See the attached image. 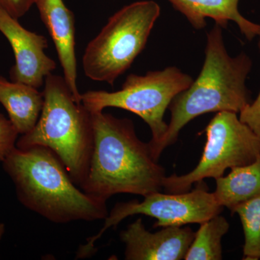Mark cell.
<instances>
[{"label":"cell","instance_id":"obj_1","mask_svg":"<svg viewBox=\"0 0 260 260\" xmlns=\"http://www.w3.org/2000/svg\"><path fill=\"white\" fill-rule=\"evenodd\" d=\"M91 116L93 148L82 190L104 201L117 194L145 197L161 190L165 169L137 136L133 121L104 112Z\"/></svg>","mask_w":260,"mask_h":260},{"label":"cell","instance_id":"obj_2","mask_svg":"<svg viewBox=\"0 0 260 260\" xmlns=\"http://www.w3.org/2000/svg\"><path fill=\"white\" fill-rule=\"evenodd\" d=\"M19 201L49 221H95L109 215L107 201L80 191L50 149L15 148L3 162Z\"/></svg>","mask_w":260,"mask_h":260},{"label":"cell","instance_id":"obj_3","mask_svg":"<svg viewBox=\"0 0 260 260\" xmlns=\"http://www.w3.org/2000/svg\"><path fill=\"white\" fill-rule=\"evenodd\" d=\"M251 67L252 61L246 53L229 55L222 28L215 23L207 34L205 62L199 76L169 105L171 121L164 138L150 149L153 158L158 161L162 151L177 142L182 128L198 116L211 112L239 114L251 104L246 80Z\"/></svg>","mask_w":260,"mask_h":260},{"label":"cell","instance_id":"obj_4","mask_svg":"<svg viewBox=\"0 0 260 260\" xmlns=\"http://www.w3.org/2000/svg\"><path fill=\"white\" fill-rule=\"evenodd\" d=\"M44 102L37 124L17 140L16 147H46L64 166L75 185L88 175L93 148L91 113L75 100L64 77L51 74L44 82Z\"/></svg>","mask_w":260,"mask_h":260},{"label":"cell","instance_id":"obj_5","mask_svg":"<svg viewBox=\"0 0 260 260\" xmlns=\"http://www.w3.org/2000/svg\"><path fill=\"white\" fill-rule=\"evenodd\" d=\"M160 14V6L153 0L135 2L114 13L85 48L86 77L114 85L145 49Z\"/></svg>","mask_w":260,"mask_h":260},{"label":"cell","instance_id":"obj_6","mask_svg":"<svg viewBox=\"0 0 260 260\" xmlns=\"http://www.w3.org/2000/svg\"><path fill=\"white\" fill-rule=\"evenodd\" d=\"M193 78L176 67L149 71L145 75L130 74L115 92L88 90L81 94V103L90 113L108 107L124 109L139 116L151 130L148 144L152 149L167 133L164 114L173 99L193 83Z\"/></svg>","mask_w":260,"mask_h":260},{"label":"cell","instance_id":"obj_7","mask_svg":"<svg viewBox=\"0 0 260 260\" xmlns=\"http://www.w3.org/2000/svg\"><path fill=\"white\" fill-rule=\"evenodd\" d=\"M237 113L217 112L205 129L206 143L199 164L185 175L164 177L168 193L190 191L196 183L223 177L228 169L248 165L260 154V138L243 123Z\"/></svg>","mask_w":260,"mask_h":260},{"label":"cell","instance_id":"obj_8","mask_svg":"<svg viewBox=\"0 0 260 260\" xmlns=\"http://www.w3.org/2000/svg\"><path fill=\"white\" fill-rule=\"evenodd\" d=\"M195 184L192 190L184 193H168L160 191L143 197L142 202L119 203L114 205L107 218L104 226L93 237L87 239L86 244L80 246L77 251V259L89 257L95 254V242L108 229L116 227L124 219L135 215H144L157 219L153 228L183 226L186 224H200L223 209L210 192L203 181Z\"/></svg>","mask_w":260,"mask_h":260},{"label":"cell","instance_id":"obj_9","mask_svg":"<svg viewBox=\"0 0 260 260\" xmlns=\"http://www.w3.org/2000/svg\"><path fill=\"white\" fill-rule=\"evenodd\" d=\"M0 32L8 39L14 52L15 64L10 70L11 81L40 88L56 68L55 61L45 53L49 47L47 38L27 30L18 19L2 8Z\"/></svg>","mask_w":260,"mask_h":260},{"label":"cell","instance_id":"obj_10","mask_svg":"<svg viewBox=\"0 0 260 260\" xmlns=\"http://www.w3.org/2000/svg\"><path fill=\"white\" fill-rule=\"evenodd\" d=\"M195 233L186 226H168L155 233L145 229L138 218L119 234L125 244L126 260L184 259Z\"/></svg>","mask_w":260,"mask_h":260},{"label":"cell","instance_id":"obj_11","mask_svg":"<svg viewBox=\"0 0 260 260\" xmlns=\"http://www.w3.org/2000/svg\"><path fill=\"white\" fill-rule=\"evenodd\" d=\"M34 5L55 46L65 81L76 102L81 103V94L77 85L74 13L63 0H35Z\"/></svg>","mask_w":260,"mask_h":260},{"label":"cell","instance_id":"obj_12","mask_svg":"<svg viewBox=\"0 0 260 260\" xmlns=\"http://www.w3.org/2000/svg\"><path fill=\"white\" fill-rule=\"evenodd\" d=\"M173 8L184 15L196 30L206 26V19L215 20L222 28L229 21L237 24L240 31L249 41L260 34V25L254 23L241 15L239 0H169Z\"/></svg>","mask_w":260,"mask_h":260},{"label":"cell","instance_id":"obj_13","mask_svg":"<svg viewBox=\"0 0 260 260\" xmlns=\"http://www.w3.org/2000/svg\"><path fill=\"white\" fill-rule=\"evenodd\" d=\"M44 102V93L39 89L26 84L8 81L0 76V104L19 134H26L35 126Z\"/></svg>","mask_w":260,"mask_h":260},{"label":"cell","instance_id":"obj_14","mask_svg":"<svg viewBox=\"0 0 260 260\" xmlns=\"http://www.w3.org/2000/svg\"><path fill=\"white\" fill-rule=\"evenodd\" d=\"M213 195L220 206L232 211L236 206L260 195V154L248 165L233 168L225 177L215 179Z\"/></svg>","mask_w":260,"mask_h":260},{"label":"cell","instance_id":"obj_15","mask_svg":"<svg viewBox=\"0 0 260 260\" xmlns=\"http://www.w3.org/2000/svg\"><path fill=\"white\" fill-rule=\"evenodd\" d=\"M200 225L184 259H222V238L229 232V222L219 214Z\"/></svg>","mask_w":260,"mask_h":260},{"label":"cell","instance_id":"obj_16","mask_svg":"<svg viewBox=\"0 0 260 260\" xmlns=\"http://www.w3.org/2000/svg\"><path fill=\"white\" fill-rule=\"evenodd\" d=\"M231 212L237 213L242 222L244 259H260V195L238 205Z\"/></svg>","mask_w":260,"mask_h":260},{"label":"cell","instance_id":"obj_17","mask_svg":"<svg viewBox=\"0 0 260 260\" xmlns=\"http://www.w3.org/2000/svg\"><path fill=\"white\" fill-rule=\"evenodd\" d=\"M18 132L9 119L0 114V162L5 159L15 148Z\"/></svg>","mask_w":260,"mask_h":260},{"label":"cell","instance_id":"obj_18","mask_svg":"<svg viewBox=\"0 0 260 260\" xmlns=\"http://www.w3.org/2000/svg\"><path fill=\"white\" fill-rule=\"evenodd\" d=\"M259 37L258 47L260 51V34ZM239 119L249 126L260 138V92L254 102H251L241 111Z\"/></svg>","mask_w":260,"mask_h":260},{"label":"cell","instance_id":"obj_19","mask_svg":"<svg viewBox=\"0 0 260 260\" xmlns=\"http://www.w3.org/2000/svg\"><path fill=\"white\" fill-rule=\"evenodd\" d=\"M34 4L35 0H0V8L16 19L26 14Z\"/></svg>","mask_w":260,"mask_h":260},{"label":"cell","instance_id":"obj_20","mask_svg":"<svg viewBox=\"0 0 260 260\" xmlns=\"http://www.w3.org/2000/svg\"><path fill=\"white\" fill-rule=\"evenodd\" d=\"M5 232V225L3 223H0V241L4 235Z\"/></svg>","mask_w":260,"mask_h":260}]
</instances>
